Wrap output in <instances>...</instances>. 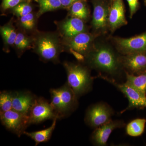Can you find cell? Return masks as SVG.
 <instances>
[{
  "mask_svg": "<svg viewBox=\"0 0 146 146\" xmlns=\"http://www.w3.org/2000/svg\"><path fill=\"white\" fill-rule=\"evenodd\" d=\"M57 120V119H55L53 120L51 125L46 129L31 132H27L25 131L24 134L33 139L35 142V146H37L40 143L48 142L51 137Z\"/></svg>",
  "mask_w": 146,
  "mask_h": 146,
  "instance_id": "ac0fdd59",
  "label": "cell"
},
{
  "mask_svg": "<svg viewBox=\"0 0 146 146\" xmlns=\"http://www.w3.org/2000/svg\"><path fill=\"white\" fill-rule=\"evenodd\" d=\"M125 73L126 80L125 83L146 96V72L137 75Z\"/></svg>",
  "mask_w": 146,
  "mask_h": 146,
  "instance_id": "d6986e66",
  "label": "cell"
},
{
  "mask_svg": "<svg viewBox=\"0 0 146 146\" xmlns=\"http://www.w3.org/2000/svg\"><path fill=\"white\" fill-rule=\"evenodd\" d=\"M56 24L61 37H71L86 31L84 21L76 17L70 16Z\"/></svg>",
  "mask_w": 146,
  "mask_h": 146,
  "instance_id": "5bb4252c",
  "label": "cell"
},
{
  "mask_svg": "<svg viewBox=\"0 0 146 146\" xmlns=\"http://www.w3.org/2000/svg\"><path fill=\"white\" fill-rule=\"evenodd\" d=\"M33 37L28 36L24 32H18L13 46L18 56H21L27 50L33 48Z\"/></svg>",
  "mask_w": 146,
  "mask_h": 146,
  "instance_id": "ffe728a7",
  "label": "cell"
},
{
  "mask_svg": "<svg viewBox=\"0 0 146 146\" xmlns=\"http://www.w3.org/2000/svg\"><path fill=\"white\" fill-rule=\"evenodd\" d=\"M112 1V0H110V2H111Z\"/></svg>",
  "mask_w": 146,
  "mask_h": 146,
  "instance_id": "4dcf8cb0",
  "label": "cell"
},
{
  "mask_svg": "<svg viewBox=\"0 0 146 146\" xmlns=\"http://www.w3.org/2000/svg\"><path fill=\"white\" fill-rule=\"evenodd\" d=\"M146 123V119L137 118L131 121L126 125V132L132 137L141 136L144 133Z\"/></svg>",
  "mask_w": 146,
  "mask_h": 146,
  "instance_id": "7402d4cb",
  "label": "cell"
},
{
  "mask_svg": "<svg viewBox=\"0 0 146 146\" xmlns=\"http://www.w3.org/2000/svg\"><path fill=\"white\" fill-rule=\"evenodd\" d=\"M0 119L7 129L21 137L30 125L29 116L13 109L0 112Z\"/></svg>",
  "mask_w": 146,
  "mask_h": 146,
  "instance_id": "ba28073f",
  "label": "cell"
},
{
  "mask_svg": "<svg viewBox=\"0 0 146 146\" xmlns=\"http://www.w3.org/2000/svg\"><path fill=\"white\" fill-rule=\"evenodd\" d=\"M63 65L67 72V82L78 98L92 90L94 78L89 67L68 61Z\"/></svg>",
  "mask_w": 146,
  "mask_h": 146,
  "instance_id": "3957f363",
  "label": "cell"
},
{
  "mask_svg": "<svg viewBox=\"0 0 146 146\" xmlns=\"http://www.w3.org/2000/svg\"><path fill=\"white\" fill-rule=\"evenodd\" d=\"M60 36L55 33L38 32L33 36V49L42 61L59 63V56L64 51Z\"/></svg>",
  "mask_w": 146,
  "mask_h": 146,
  "instance_id": "6da1fadb",
  "label": "cell"
},
{
  "mask_svg": "<svg viewBox=\"0 0 146 146\" xmlns=\"http://www.w3.org/2000/svg\"><path fill=\"white\" fill-rule=\"evenodd\" d=\"M39 5V9L36 13L37 18L44 13L63 8L60 0H35Z\"/></svg>",
  "mask_w": 146,
  "mask_h": 146,
  "instance_id": "603a6c76",
  "label": "cell"
},
{
  "mask_svg": "<svg viewBox=\"0 0 146 146\" xmlns=\"http://www.w3.org/2000/svg\"><path fill=\"white\" fill-rule=\"evenodd\" d=\"M84 62L89 68L115 76L119 74L122 67L119 57L111 48L106 46L94 47L86 56ZM83 62V63H84Z\"/></svg>",
  "mask_w": 146,
  "mask_h": 146,
  "instance_id": "7a4b0ae2",
  "label": "cell"
},
{
  "mask_svg": "<svg viewBox=\"0 0 146 146\" xmlns=\"http://www.w3.org/2000/svg\"><path fill=\"white\" fill-rule=\"evenodd\" d=\"M144 5L145 6H146V0H144Z\"/></svg>",
  "mask_w": 146,
  "mask_h": 146,
  "instance_id": "f546056e",
  "label": "cell"
},
{
  "mask_svg": "<svg viewBox=\"0 0 146 146\" xmlns=\"http://www.w3.org/2000/svg\"><path fill=\"white\" fill-rule=\"evenodd\" d=\"M36 15L31 13L28 15L19 18L18 25L24 32L33 31L35 29L36 25Z\"/></svg>",
  "mask_w": 146,
  "mask_h": 146,
  "instance_id": "cb8c5ba5",
  "label": "cell"
},
{
  "mask_svg": "<svg viewBox=\"0 0 146 146\" xmlns=\"http://www.w3.org/2000/svg\"><path fill=\"white\" fill-rule=\"evenodd\" d=\"M50 102L58 119L67 117L77 108L78 98L68 83L57 89H50Z\"/></svg>",
  "mask_w": 146,
  "mask_h": 146,
  "instance_id": "277c9868",
  "label": "cell"
},
{
  "mask_svg": "<svg viewBox=\"0 0 146 146\" xmlns=\"http://www.w3.org/2000/svg\"><path fill=\"white\" fill-rule=\"evenodd\" d=\"M114 111L109 105L100 102L90 106L86 110L84 122L92 128L98 127L112 120Z\"/></svg>",
  "mask_w": 146,
  "mask_h": 146,
  "instance_id": "8992f818",
  "label": "cell"
},
{
  "mask_svg": "<svg viewBox=\"0 0 146 146\" xmlns=\"http://www.w3.org/2000/svg\"><path fill=\"white\" fill-rule=\"evenodd\" d=\"M63 9H69L74 3L78 1H86V0H60Z\"/></svg>",
  "mask_w": 146,
  "mask_h": 146,
  "instance_id": "f1b7e54d",
  "label": "cell"
},
{
  "mask_svg": "<svg viewBox=\"0 0 146 146\" xmlns=\"http://www.w3.org/2000/svg\"><path fill=\"white\" fill-rule=\"evenodd\" d=\"M10 9L12 13L19 18L32 13L33 8L31 2H24Z\"/></svg>",
  "mask_w": 146,
  "mask_h": 146,
  "instance_id": "484cf974",
  "label": "cell"
},
{
  "mask_svg": "<svg viewBox=\"0 0 146 146\" xmlns=\"http://www.w3.org/2000/svg\"><path fill=\"white\" fill-rule=\"evenodd\" d=\"M95 35L84 32L73 36L62 37L64 50L72 54L80 62H84L88 54L94 48Z\"/></svg>",
  "mask_w": 146,
  "mask_h": 146,
  "instance_id": "5b68a950",
  "label": "cell"
},
{
  "mask_svg": "<svg viewBox=\"0 0 146 146\" xmlns=\"http://www.w3.org/2000/svg\"><path fill=\"white\" fill-rule=\"evenodd\" d=\"M114 41L118 50L123 54L146 52V31L129 38L116 37Z\"/></svg>",
  "mask_w": 146,
  "mask_h": 146,
  "instance_id": "30bf717a",
  "label": "cell"
},
{
  "mask_svg": "<svg viewBox=\"0 0 146 146\" xmlns=\"http://www.w3.org/2000/svg\"><path fill=\"white\" fill-rule=\"evenodd\" d=\"M31 0H2L1 7L3 11H5L7 9L13 8L21 3L31 2Z\"/></svg>",
  "mask_w": 146,
  "mask_h": 146,
  "instance_id": "4316f807",
  "label": "cell"
},
{
  "mask_svg": "<svg viewBox=\"0 0 146 146\" xmlns=\"http://www.w3.org/2000/svg\"><path fill=\"white\" fill-rule=\"evenodd\" d=\"M125 126V123L123 120H111L94 129L90 137L91 143L96 146L107 145L108 141L112 131Z\"/></svg>",
  "mask_w": 146,
  "mask_h": 146,
  "instance_id": "7c38bea8",
  "label": "cell"
},
{
  "mask_svg": "<svg viewBox=\"0 0 146 146\" xmlns=\"http://www.w3.org/2000/svg\"><path fill=\"white\" fill-rule=\"evenodd\" d=\"M13 91H3L0 93V112L12 109Z\"/></svg>",
  "mask_w": 146,
  "mask_h": 146,
  "instance_id": "d4e9b609",
  "label": "cell"
},
{
  "mask_svg": "<svg viewBox=\"0 0 146 146\" xmlns=\"http://www.w3.org/2000/svg\"><path fill=\"white\" fill-rule=\"evenodd\" d=\"M98 77L115 86L127 99L128 105L125 109L121 112V114L127 110L134 108L142 109L146 108V96L125 83H119L112 78L101 74L99 75Z\"/></svg>",
  "mask_w": 146,
  "mask_h": 146,
  "instance_id": "52a82bcc",
  "label": "cell"
},
{
  "mask_svg": "<svg viewBox=\"0 0 146 146\" xmlns=\"http://www.w3.org/2000/svg\"><path fill=\"white\" fill-rule=\"evenodd\" d=\"M108 27L112 32L127 24L125 16V9L123 0H112L110 2Z\"/></svg>",
  "mask_w": 146,
  "mask_h": 146,
  "instance_id": "9a60e30c",
  "label": "cell"
},
{
  "mask_svg": "<svg viewBox=\"0 0 146 146\" xmlns=\"http://www.w3.org/2000/svg\"><path fill=\"white\" fill-rule=\"evenodd\" d=\"M70 16L86 21L89 18V9L86 1H78L74 3L68 9Z\"/></svg>",
  "mask_w": 146,
  "mask_h": 146,
  "instance_id": "44dd1931",
  "label": "cell"
},
{
  "mask_svg": "<svg viewBox=\"0 0 146 146\" xmlns=\"http://www.w3.org/2000/svg\"><path fill=\"white\" fill-rule=\"evenodd\" d=\"M30 125L38 124L48 120L57 119L50 102L43 97H38L29 115Z\"/></svg>",
  "mask_w": 146,
  "mask_h": 146,
  "instance_id": "9c48e42d",
  "label": "cell"
},
{
  "mask_svg": "<svg viewBox=\"0 0 146 146\" xmlns=\"http://www.w3.org/2000/svg\"><path fill=\"white\" fill-rule=\"evenodd\" d=\"M37 98L29 91H13L12 109L29 116Z\"/></svg>",
  "mask_w": 146,
  "mask_h": 146,
  "instance_id": "2e32d148",
  "label": "cell"
},
{
  "mask_svg": "<svg viewBox=\"0 0 146 146\" xmlns=\"http://www.w3.org/2000/svg\"><path fill=\"white\" fill-rule=\"evenodd\" d=\"M119 61L122 68L129 74L137 75L146 72V52L123 55Z\"/></svg>",
  "mask_w": 146,
  "mask_h": 146,
  "instance_id": "4fadbf2b",
  "label": "cell"
},
{
  "mask_svg": "<svg viewBox=\"0 0 146 146\" xmlns=\"http://www.w3.org/2000/svg\"><path fill=\"white\" fill-rule=\"evenodd\" d=\"M0 32L3 42L4 50L8 52L9 48L14 45L18 34L12 21L1 27Z\"/></svg>",
  "mask_w": 146,
  "mask_h": 146,
  "instance_id": "e0dca14e",
  "label": "cell"
},
{
  "mask_svg": "<svg viewBox=\"0 0 146 146\" xmlns=\"http://www.w3.org/2000/svg\"><path fill=\"white\" fill-rule=\"evenodd\" d=\"M94 12L92 25L94 31L103 33L108 27L110 4L108 0H92Z\"/></svg>",
  "mask_w": 146,
  "mask_h": 146,
  "instance_id": "8fae6325",
  "label": "cell"
},
{
  "mask_svg": "<svg viewBox=\"0 0 146 146\" xmlns=\"http://www.w3.org/2000/svg\"><path fill=\"white\" fill-rule=\"evenodd\" d=\"M129 7L130 18H132L134 14L137 12L140 7L139 0H126Z\"/></svg>",
  "mask_w": 146,
  "mask_h": 146,
  "instance_id": "83f0119b",
  "label": "cell"
}]
</instances>
